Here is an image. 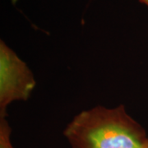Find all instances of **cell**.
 <instances>
[{
    "instance_id": "1",
    "label": "cell",
    "mask_w": 148,
    "mask_h": 148,
    "mask_svg": "<svg viewBox=\"0 0 148 148\" xmlns=\"http://www.w3.org/2000/svg\"><path fill=\"white\" fill-rule=\"evenodd\" d=\"M63 134L71 148H142L148 139L123 105L82 110L67 124Z\"/></svg>"
},
{
    "instance_id": "2",
    "label": "cell",
    "mask_w": 148,
    "mask_h": 148,
    "mask_svg": "<svg viewBox=\"0 0 148 148\" xmlns=\"http://www.w3.org/2000/svg\"><path fill=\"white\" fill-rule=\"evenodd\" d=\"M36 86L31 69L3 40L0 41V118H5L8 106L26 101Z\"/></svg>"
},
{
    "instance_id": "3",
    "label": "cell",
    "mask_w": 148,
    "mask_h": 148,
    "mask_svg": "<svg viewBox=\"0 0 148 148\" xmlns=\"http://www.w3.org/2000/svg\"><path fill=\"white\" fill-rule=\"evenodd\" d=\"M12 127L6 118H0V148H14L12 143Z\"/></svg>"
},
{
    "instance_id": "4",
    "label": "cell",
    "mask_w": 148,
    "mask_h": 148,
    "mask_svg": "<svg viewBox=\"0 0 148 148\" xmlns=\"http://www.w3.org/2000/svg\"><path fill=\"white\" fill-rule=\"evenodd\" d=\"M142 3H143L144 4H146L147 6H148V0H140Z\"/></svg>"
},
{
    "instance_id": "5",
    "label": "cell",
    "mask_w": 148,
    "mask_h": 148,
    "mask_svg": "<svg viewBox=\"0 0 148 148\" xmlns=\"http://www.w3.org/2000/svg\"><path fill=\"white\" fill-rule=\"evenodd\" d=\"M142 148H148V139H147V141L146 142V143L144 144V146H143Z\"/></svg>"
}]
</instances>
